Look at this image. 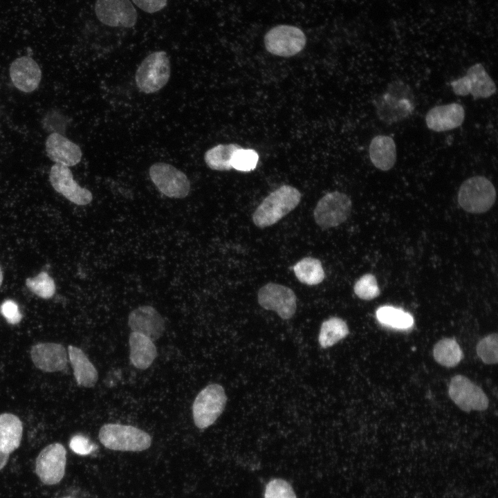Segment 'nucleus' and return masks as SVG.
Returning a JSON list of instances; mask_svg holds the SVG:
<instances>
[{"instance_id":"1","label":"nucleus","mask_w":498,"mask_h":498,"mask_svg":"<svg viewBox=\"0 0 498 498\" xmlns=\"http://www.w3.org/2000/svg\"><path fill=\"white\" fill-rule=\"evenodd\" d=\"M376 114L387 124L400 122L409 117L415 108V98L408 84L395 80L375 100Z\"/></svg>"},{"instance_id":"2","label":"nucleus","mask_w":498,"mask_h":498,"mask_svg":"<svg viewBox=\"0 0 498 498\" xmlns=\"http://www.w3.org/2000/svg\"><path fill=\"white\" fill-rule=\"evenodd\" d=\"M301 194L295 187L284 185L266 196L252 214L259 228L272 225L293 210L299 203Z\"/></svg>"},{"instance_id":"3","label":"nucleus","mask_w":498,"mask_h":498,"mask_svg":"<svg viewBox=\"0 0 498 498\" xmlns=\"http://www.w3.org/2000/svg\"><path fill=\"white\" fill-rule=\"evenodd\" d=\"M100 443L107 449L122 452H141L149 448L152 439L146 432L132 425L107 423L98 434Z\"/></svg>"},{"instance_id":"4","label":"nucleus","mask_w":498,"mask_h":498,"mask_svg":"<svg viewBox=\"0 0 498 498\" xmlns=\"http://www.w3.org/2000/svg\"><path fill=\"white\" fill-rule=\"evenodd\" d=\"M495 201L496 190L493 184L481 176H472L465 180L458 192L459 205L464 210L472 214L487 212Z\"/></svg>"},{"instance_id":"5","label":"nucleus","mask_w":498,"mask_h":498,"mask_svg":"<svg viewBox=\"0 0 498 498\" xmlns=\"http://www.w3.org/2000/svg\"><path fill=\"white\" fill-rule=\"evenodd\" d=\"M171 74L170 62L163 50L147 55L140 63L136 73V83L140 91L153 93L162 89Z\"/></svg>"},{"instance_id":"6","label":"nucleus","mask_w":498,"mask_h":498,"mask_svg":"<svg viewBox=\"0 0 498 498\" xmlns=\"http://www.w3.org/2000/svg\"><path fill=\"white\" fill-rule=\"evenodd\" d=\"M227 396L223 387L210 384L196 396L192 405V416L195 425L205 429L212 425L224 410Z\"/></svg>"},{"instance_id":"7","label":"nucleus","mask_w":498,"mask_h":498,"mask_svg":"<svg viewBox=\"0 0 498 498\" xmlns=\"http://www.w3.org/2000/svg\"><path fill=\"white\" fill-rule=\"evenodd\" d=\"M351 208V201L346 194L329 192L318 201L313 211L314 219L322 228L336 227L349 218Z\"/></svg>"},{"instance_id":"8","label":"nucleus","mask_w":498,"mask_h":498,"mask_svg":"<svg viewBox=\"0 0 498 498\" xmlns=\"http://www.w3.org/2000/svg\"><path fill=\"white\" fill-rule=\"evenodd\" d=\"M306 38L299 28L290 25H279L269 30L264 37L266 50L281 57H291L305 47Z\"/></svg>"},{"instance_id":"9","label":"nucleus","mask_w":498,"mask_h":498,"mask_svg":"<svg viewBox=\"0 0 498 498\" xmlns=\"http://www.w3.org/2000/svg\"><path fill=\"white\" fill-rule=\"evenodd\" d=\"M149 176L158 190L169 198L183 199L190 191L185 173L165 163H156L149 168Z\"/></svg>"},{"instance_id":"10","label":"nucleus","mask_w":498,"mask_h":498,"mask_svg":"<svg viewBox=\"0 0 498 498\" xmlns=\"http://www.w3.org/2000/svg\"><path fill=\"white\" fill-rule=\"evenodd\" d=\"M66 463V451L59 443L45 447L35 461V472L45 485H55L63 479Z\"/></svg>"},{"instance_id":"11","label":"nucleus","mask_w":498,"mask_h":498,"mask_svg":"<svg viewBox=\"0 0 498 498\" xmlns=\"http://www.w3.org/2000/svg\"><path fill=\"white\" fill-rule=\"evenodd\" d=\"M450 85L456 95L470 94L475 100L488 98L497 91L494 81L480 63L470 66L464 76L452 81Z\"/></svg>"},{"instance_id":"12","label":"nucleus","mask_w":498,"mask_h":498,"mask_svg":"<svg viewBox=\"0 0 498 498\" xmlns=\"http://www.w3.org/2000/svg\"><path fill=\"white\" fill-rule=\"evenodd\" d=\"M257 299L262 308L275 311L284 320L290 319L296 312L297 297L286 286L268 283L259 290Z\"/></svg>"},{"instance_id":"13","label":"nucleus","mask_w":498,"mask_h":498,"mask_svg":"<svg viewBox=\"0 0 498 498\" xmlns=\"http://www.w3.org/2000/svg\"><path fill=\"white\" fill-rule=\"evenodd\" d=\"M448 394L452 400L463 411H483L489 400L484 391L467 377L456 375L452 378Z\"/></svg>"},{"instance_id":"14","label":"nucleus","mask_w":498,"mask_h":498,"mask_svg":"<svg viewBox=\"0 0 498 498\" xmlns=\"http://www.w3.org/2000/svg\"><path fill=\"white\" fill-rule=\"evenodd\" d=\"M95 12L100 22L111 27H133L138 17L129 0H96Z\"/></svg>"},{"instance_id":"15","label":"nucleus","mask_w":498,"mask_h":498,"mask_svg":"<svg viewBox=\"0 0 498 498\" xmlns=\"http://www.w3.org/2000/svg\"><path fill=\"white\" fill-rule=\"evenodd\" d=\"M49 180L56 192L76 205H87L93 199L91 192L77 184L67 166L57 163L53 165L50 170Z\"/></svg>"},{"instance_id":"16","label":"nucleus","mask_w":498,"mask_h":498,"mask_svg":"<svg viewBox=\"0 0 498 498\" xmlns=\"http://www.w3.org/2000/svg\"><path fill=\"white\" fill-rule=\"evenodd\" d=\"M128 325L133 332L140 333L153 342L163 334L165 325L160 314L151 306H140L128 317Z\"/></svg>"},{"instance_id":"17","label":"nucleus","mask_w":498,"mask_h":498,"mask_svg":"<svg viewBox=\"0 0 498 498\" xmlns=\"http://www.w3.org/2000/svg\"><path fill=\"white\" fill-rule=\"evenodd\" d=\"M30 356L35 367L44 372L62 371L68 364L66 349L58 343L36 344L30 349Z\"/></svg>"},{"instance_id":"18","label":"nucleus","mask_w":498,"mask_h":498,"mask_svg":"<svg viewBox=\"0 0 498 498\" xmlns=\"http://www.w3.org/2000/svg\"><path fill=\"white\" fill-rule=\"evenodd\" d=\"M10 76L17 89L25 93H30L39 86L42 71L33 59L23 56L11 64Z\"/></svg>"},{"instance_id":"19","label":"nucleus","mask_w":498,"mask_h":498,"mask_svg":"<svg viewBox=\"0 0 498 498\" xmlns=\"http://www.w3.org/2000/svg\"><path fill=\"white\" fill-rule=\"evenodd\" d=\"M464 118L463 106L454 102L432 108L426 114L425 122L430 129L441 132L459 127Z\"/></svg>"},{"instance_id":"20","label":"nucleus","mask_w":498,"mask_h":498,"mask_svg":"<svg viewBox=\"0 0 498 498\" xmlns=\"http://www.w3.org/2000/svg\"><path fill=\"white\" fill-rule=\"evenodd\" d=\"M45 146L48 156L57 164L69 167L81 160L82 154L80 147L62 134H50Z\"/></svg>"},{"instance_id":"21","label":"nucleus","mask_w":498,"mask_h":498,"mask_svg":"<svg viewBox=\"0 0 498 498\" xmlns=\"http://www.w3.org/2000/svg\"><path fill=\"white\" fill-rule=\"evenodd\" d=\"M129 344L131 364L141 370L149 367L157 356L154 342L140 333L132 331L129 335Z\"/></svg>"},{"instance_id":"22","label":"nucleus","mask_w":498,"mask_h":498,"mask_svg":"<svg viewBox=\"0 0 498 498\" xmlns=\"http://www.w3.org/2000/svg\"><path fill=\"white\" fill-rule=\"evenodd\" d=\"M369 157L380 170L388 171L396 161V147L392 138L385 135L374 137L369 145Z\"/></svg>"},{"instance_id":"23","label":"nucleus","mask_w":498,"mask_h":498,"mask_svg":"<svg viewBox=\"0 0 498 498\" xmlns=\"http://www.w3.org/2000/svg\"><path fill=\"white\" fill-rule=\"evenodd\" d=\"M68 353L77 384L85 387H93L98 381V373L86 354L73 345L68 347Z\"/></svg>"},{"instance_id":"24","label":"nucleus","mask_w":498,"mask_h":498,"mask_svg":"<svg viewBox=\"0 0 498 498\" xmlns=\"http://www.w3.org/2000/svg\"><path fill=\"white\" fill-rule=\"evenodd\" d=\"M23 434L21 420L10 413L0 414V450L10 454L19 448Z\"/></svg>"},{"instance_id":"25","label":"nucleus","mask_w":498,"mask_h":498,"mask_svg":"<svg viewBox=\"0 0 498 498\" xmlns=\"http://www.w3.org/2000/svg\"><path fill=\"white\" fill-rule=\"evenodd\" d=\"M293 271L300 282L311 286L321 283L325 277L321 261L310 257H304L295 264Z\"/></svg>"},{"instance_id":"26","label":"nucleus","mask_w":498,"mask_h":498,"mask_svg":"<svg viewBox=\"0 0 498 498\" xmlns=\"http://www.w3.org/2000/svg\"><path fill=\"white\" fill-rule=\"evenodd\" d=\"M349 333L345 321L338 317H332L324 321L321 325L318 341L322 348L333 346Z\"/></svg>"},{"instance_id":"27","label":"nucleus","mask_w":498,"mask_h":498,"mask_svg":"<svg viewBox=\"0 0 498 498\" xmlns=\"http://www.w3.org/2000/svg\"><path fill=\"white\" fill-rule=\"evenodd\" d=\"M239 147L235 144L217 145L205 152V162L213 170H230L232 169L231 161L233 154Z\"/></svg>"},{"instance_id":"28","label":"nucleus","mask_w":498,"mask_h":498,"mask_svg":"<svg viewBox=\"0 0 498 498\" xmlns=\"http://www.w3.org/2000/svg\"><path fill=\"white\" fill-rule=\"evenodd\" d=\"M433 355L440 365L453 367L463 358V351L457 342L453 338H443L434 347Z\"/></svg>"},{"instance_id":"29","label":"nucleus","mask_w":498,"mask_h":498,"mask_svg":"<svg viewBox=\"0 0 498 498\" xmlns=\"http://www.w3.org/2000/svg\"><path fill=\"white\" fill-rule=\"evenodd\" d=\"M376 317L380 323L396 329H407L414 324V318L409 313L391 306L378 308Z\"/></svg>"},{"instance_id":"30","label":"nucleus","mask_w":498,"mask_h":498,"mask_svg":"<svg viewBox=\"0 0 498 498\" xmlns=\"http://www.w3.org/2000/svg\"><path fill=\"white\" fill-rule=\"evenodd\" d=\"M26 286L35 295L43 299H49L55 292V284L53 279L42 271L37 276L26 279Z\"/></svg>"},{"instance_id":"31","label":"nucleus","mask_w":498,"mask_h":498,"mask_svg":"<svg viewBox=\"0 0 498 498\" xmlns=\"http://www.w3.org/2000/svg\"><path fill=\"white\" fill-rule=\"evenodd\" d=\"M259 161V154L252 149L239 147L232 156V167L237 171L249 172L254 170Z\"/></svg>"},{"instance_id":"32","label":"nucleus","mask_w":498,"mask_h":498,"mask_svg":"<svg viewBox=\"0 0 498 498\" xmlns=\"http://www.w3.org/2000/svg\"><path fill=\"white\" fill-rule=\"evenodd\" d=\"M479 358L486 364H496L498 360V336L496 333L481 339L476 348Z\"/></svg>"},{"instance_id":"33","label":"nucleus","mask_w":498,"mask_h":498,"mask_svg":"<svg viewBox=\"0 0 498 498\" xmlns=\"http://www.w3.org/2000/svg\"><path fill=\"white\" fill-rule=\"evenodd\" d=\"M354 293L360 299L371 300L380 293L376 277L370 273L362 275L355 284Z\"/></svg>"},{"instance_id":"34","label":"nucleus","mask_w":498,"mask_h":498,"mask_svg":"<svg viewBox=\"0 0 498 498\" xmlns=\"http://www.w3.org/2000/svg\"><path fill=\"white\" fill-rule=\"evenodd\" d=\"M264 498H297L291 485L284 479H274L266 486Z\"/></svg>"},{"instance_id":"35","label":"nucleus","mask_w":498,"mask_h":498,"mask_svg":"<svg viewBox=\"0 0 498 498\" xmlns=\"http://www.w3.org/2000/svg\"><path fill=\"white\" fill-rule=\"evenodd\" d=\"M1 313L11 324H18L22 319L17 304L12 299H7L3 302L1 306Z\"/></svg>"},{"instance_id":"36","label":"nucleus","mask_w":498,"mask_h":498,"mask_svg":"<svg viewBox=\"0 0 498 498\" xmlns=\"http://www.w3.org/2000/svg\"><path fill=\"white\" fill-rule=\"evenodd\" d=\"M70 448L76 454L86 455L90 454L94 448V445L89 440L82 435H75L71 439Z\"/></svg>"},{"instance_id":"37","label":"nucleus","mask_w":498,"mask_h":498,"mask_svg":"<svg viewBox=\"0 0 498 498\" xmlns=\"http://www.w3.org/2000/svg\"><path fill=\"white\" fill-rule=\"evenodd\" d=\"M141 10L146 12L154 13L165 7L167 0H132Z\"/></svg>"},{"instance_id":"38","label":"nucleus","mask_w":498,"mask_h":498,"mask_svg":"<svg viewBox=\"0 0 498 498\" xmlns=\"http://www.w3.org/2000/svg\"><path fill=\"white\" fill-rule=\"evenodd\" d=\"M9 454H10L3 452L0 450V470H2L6 465L9 459Z\"/></svg>"},{"instance_id":"39","label":"nucleus","mask_w":498,"mask_h":498,"mask_svg":"<svg viewBox=\"0 0 498 498\" xmlns=\"http://www.w3.org/2000/svg\"><path fill=\"white\" fill-rule=\"evenodd\" d=\"M3 272L1 270V268L0 266V287L1 286L2 282H3Z\"/></svg>"}]
</instances>
